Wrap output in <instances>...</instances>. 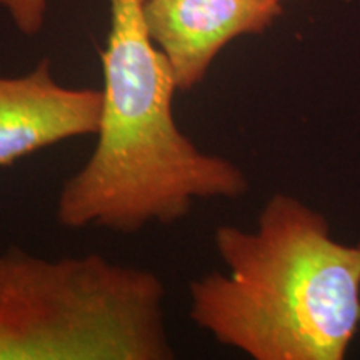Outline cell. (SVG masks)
<instances>
[{
	"mask_svg": "<svg viewBox=\"0 0 360 360\" xmlns=\"http://www.w3.org/2000/svg\"><path fill=\"white\" fill-rule=\"evenodd\" d=\"M101 110L102 90L60 85L49 58L20 77H0V167L45 147L96 135Z\"/></svg>",
	"mask_w": 360,
	"mask_h": 360,
	"instance_id": "obj_5",
	"label": "cell"
},
{
	"mask_svg": "<svg viewBox=\"0 0 360 360\" xmlns=\"http://www.w3.org/2000/svg\"><path fill=\"white\" fill-rule=\"evenodd\" d=\"M277 2H283V0H277Z\"/></svg>",
	"mask_w": 360,
	"mask_h": 360,
	"instance_id": "obj_7",
	"label": "cell"
},
{
	"mask_svg": "<svg viewBox=\"0 0 360 360\" xmlns=\"http://www.w3.org/2000/svg\"><path fill=\"white\" fill-rule=\"evenodd\" d=\"M102 110L90 159L62 186V227H101L132 236L170 225L195 199H238L249 179L238 165L200 150L174 117V72L152 42L142 0H110L101 53Z\"/></svg>",
	"mask_w": 360,
	"mask_h": 360,
	"instance_id": "obj_1",
	"label": "cell"
},
{
	"mask_svg": "<svg viewBox=\"0 0 360 360\" xmlns=\"http://www.w3.org/2000/svg\"><path fill=\"white\" fill-rule=\"evenodd\" d=\"M17 29L24 35H37L47 12V0H0Z\"/></svg>",
	"mask_w": 360,
	"mask_h": 360,
	"instance_id": "obj_6",
	"label": "cell"
},
{
	"mask_svg": "<svg viewBox=\"0 0 360 360\" xmlns=\"http://www.w3.org/2000/svg\"><path fill=\"white\" fill-rule=\"evenodd\" d=\"M152 42L174 72L177 90L205 79L217 53L231 40L260 34L282 13L277 0H142Z\"/></svg>",
	"mask_w": 360,
	"mask_h": 360,
	"instance_id": "obj_4",
	"label": "cell"
},
{
	"mask_svg": "<svg viewBox=\"0 0 360 360\" xmlns=\"http://www.w3.org/2000/svg\"><path fill=\"white\" fill-rule=\"evenodd\" d=\"M225 272L188 285V317L254 360H342L360 328V242L342 244L290 193L265 202L254 231L220 225Z\"/></svg>",
	"mask_w": 360,
	"mask_h": 360,
	"instance_id": "obj_2",
	"label": "cell"
},
{
	"mask_svg": "<svg viewBox=\"0 0 360 360\" xmlns=\"http://www.w3.org/2000/svg\"><path fill=\"white\" fill-rule=\"evenodd\" d=\"M165 285L101 254H0V360H170Z\"/></svg>",
	"mask_w": 360,
	"mask_h": 360,
	"instance_id": "obj_3",
	"label": "cell"
}]
</instances>
